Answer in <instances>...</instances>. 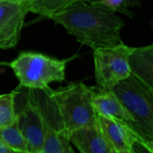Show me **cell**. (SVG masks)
<instances>
[{"instance_id":"obj_1","label":"cell","mask_w":153,"mask_h":153,"mask_svg":"<svg viewBox=\"0 0 153 153\" xmlns=\"http://www.w3.org/2000/svg\"><path fill=\"white\" fill-rule=\"evenodd\" d=\"M48 19L64 26L78 42L93 50L123 44L124 21L115 11L101 4L78 2Z\"/></svg>"},{"instance_id":"obj_2","label":"cell","mask_w":153,"mask_h":153,"mask_svg":"<svg viewBox=\"0 0 153 153\" xmlns=\"http://www.w3.org/2000/svg\"><path fill=\"white\" fill-rule=\"evenodd\" d=\"M96 90L83 82L71 83L56 90L49 87V98L57 117L56 129L61 134L67 138L77 129L98 124L97 114L92 105Z\"/></svg>"},{"instance_id":"obj_3","label":"cell","mask_w":153,"mask_h":153,"mask_svg":"<svg viewBox=\"0 0 153 153\" xmlns=\"http://www.w3.org/2000/svg\"><path fill=\"white\" fill-rule=\"evenodd\" d=\"M58 59L33 51H22L11 62H0L3 66L10 67L19 81V86L45 90L52 82H61L65 78V67L69 61Z\"/></svg>"},{"instance_id":"obj_4","label":"cell","mask_w":153,"mask_h":153,"mask_svg":"<svg viewBox=\"0 0 153 153\" xmlns=\"http://www.w3.org/2000/svg\"><path fill=\"white\" fill-rule=\"evenodd\" d=\"M134 118L132 128L149 146L153 140V88L130 75L109 89Z\"/></svg>"},{"instance_id":"obj_5","label":"cell","mask_w":153,"mask_h":153,"mask_svg":"<svg viewBox=\"0 0 153 153\" xmlns=\"http://www.w3.org/2000/svg\"><path fill=\"white\" fill-rule=\"evenodd\" d=\"M16 97L22 105L16 109V123L25 140L27 153H40L46 134L47 122L43 116L36 90L18 86Z\"/></svg>"},{"instance_id":"obj_6","label":"cell","mask_w":153,"mask_h":153,"mask_svg":"<svg viewBox=\"0 0 153 153\" xmlns=\"http://www.w3.org/2000/svg\"><path fill=\"white\" fill-rule=\"evenodd\" d=\"M133 50L125 43L93 50L95 78L100 89L109 90L130 75L128 56Z\"/></svg>"},{"instance_id":"obj_7","label":"cell","mask_w":153,"mask_h":153,"mask_svg":"<svg viewBox=\"0 0 153 153\" xmlns=\"http://www.w3.org/2000/svg\"><path fill=\"white\" fill-rule=\"evenodd\" d=\"M28 4L0 0V48L9 49L17 46L24 26Z\"/></svg>"},{"instance_id":"obj_8","label":"cell","mask_w":153,"mask_h":153,"mask_svg":"<svg viewBox=\"0 0 153 153\" xmlns=\"http://www.w3.org/2000/svg\"><path fill=\"white\" fill-rule=\"evenodd\" d=\"M97 122L108 143L117 152H130L134 142L143 141L132 126L123 120L97 115Z\"/></svg>"},{"instance_id":"obj_9","label":"cell","mask_w":153,"mask_h":153,"mask_svg":"<svg viewBox=\"0 0 153 153\" xmlns=\"http://www.w3.org/2000/svg\"><path fill=\"white\" fill-rule=\"evenodd\" d=\"M67 139L80 153H113L99 125L83 127L72 132Z\"/></svg>"},{"instance_id":"obj_10","label":"cell","mask_w":153,"mask_h":153,"mask_svg":"<svg viewBox=\"0 0 153 153\" xmlns=\"http://www.w3.org/2000/svg\"><path fill=\"white\" fill-rule=\"evenodd\" d=\"M92 105L97 115L117 118L130 125L134 123L132 115L110 90H96L92 98Z\"/></svg>"},{"instance_id":"obj_11","label":"cell","mask_w":153,"mask_h":153,"mask_svg":"<svg viewBox=\"0 0 153 153\" xmlns=\"http://www.w3.org/2000/svg\"><path fill=\"white\" fill-rule=\"evenodd\" d=\"M131 74L153 88V46L134 48L128 56Z\"/></svg>"},{"instance_id":"obj_12","label":"cell","mask_w":153,"mask_h":153,"mask_svg":"<svg viewBox=\"0 0 153 153\" xmlns=\"http://www.w3.org/2000/svg\"><path fill=\"white\" fill-rule=\"evenodd\" d=\"M82 1V0H32L28 4V6L30 12L48 18L70 5Z\"/></svg>"},{"instance_id":"obj_13","label":"cell","mask_w":153,"mask_h":153,"mask_svg":"<svg viewBox=\"0 0 153 153\" xmlns=\"http://www.w3.org/2000/svg\"><path fill=\"white\" fill-rule=\"evenodd\" d=\"M0 141L10 151L27 153L26 143L16 120L9 126L0 127Z\"/></svg>"},{"instance_id":"obj_14","label":"cell","mask_w":153,"mask_h":153,"mask_svg":"<svg viewBox=\"0 0 153 153\" xmlns=\"http://www.w3.org/2000/svg\"><path fill=\"white\" fill-rule=\"evenodd\" d=\"M68 139L53 126L47 124L46 134L40 153H65Z\"/></svg>"},{"instance_id":"obj_15","label":"cell","mask_w":153,"mask_h":153,"mask_svg":"<svg viewBox=\"0 0 153 153\" xmlns=\"http://www.w3.org/2000/svg\"><path fill=\"white\" fill-rule=\"evenodd\" d=\"M16 91L0 95V127L11 125L15 121Z\"/></svg>"},{"instance_id":"obj_16","label":"cell","mask_w":153,"mask_h":153,"mask_svg":"<svg viewBox=\"0 0 153 153\" xmlns=\"http://www.w3.org/2000/svg\"><path fill=\"white\" fill-rule=\"evenodd\" d=\"M82 2L91 3V4H98L103 6H106L113 11L123 13L129 17H132L134 13H132L129 9L125 6V0H82Z\"/></svg>"},{"instance_id":"obj_17","label":"cell","mask_w":153,"mask_h":153,"mask_svg":"<svg viewBox=\"0 0 153 153\" xmlns=\"http://www.w3.org/2000/svg\"><path fill=\"white\" fill-rule=\"evenodd\" d=\"M131 153H153L152 147L149 146L147 143H145L143 141L138 140L134 143L132 148H131Z\"/></svg>"},{"instance_id":"obj_18","label":"cell","mask_w":153,"mask_h":153,"mask_svg":"<svg viewBox=\"0 0 153 153\" xmlns=\"http://www.w3.org/2000/svg\"><path fill=\"white\" fill-rule=\"evenodd\" d=\"M142 0H125V6L129 9L135 6H141Z\"/></svg>"},{"instance_id":"obj_19","label":"cell","mask_w":153,"mask_h":153,"mask_svg":"<svg viewBox=\"0 0 153 153\" xmlns=\"http://www.w3.org/2000/svg\"><path fill=\"white\" fill-rule=\"evenodd\" d=\"M10 150L0 141V153H9Z\"/></svg>"},{"instance_id":"obj_20","label":"cell","mask_w":153,"mask_h":153,"mask_svg":"<svg viewBox=\"0 0 153 153\" xmlns=\"http://www.w3.org/2000/svg\"><path fill=\"white\" fill-rule=\"evenodd\" d=\"M65 153H74V152L73 151L72 147L70 146V143L69 141L66 142L65 143Z\"/></svg>"},{"instance_id":"obj_21","label":"cell","mask_w":153,"mask_h":153,"mask_svg":"<svg viewBox=\"0 0 153 153\" xmlns=\"http://www.w3.org/2000/svg\"><path fill=\"white\" fill-rule=\"evenodd\" d=\"M13 2H18V3H24V4H30L32 0H8Z\"/></svg>"},{"instance_id":"obj_22","label":"cell","mask_w":153,"mask_h":153,"mask_svg":"<svg viewBox=\"0 0 153 153\" xmlns=\"http://www.w3.org/2000/svg\"><path fill=\"white\" fill-rule=\"evenodd\" d=\"M9 153H26V152H14V151H10Z\"/></svg>"},{"instance_id":"obj_23","label":"cell","mask_w":153,"mask_h":153,"mask_svg":"<svg viewBox=\"0 0 153 153\" xmlns=\"http://www.w3.org/2000/svg\"><path fill=\"white\" fill-rule=\"evenodd\" d=\"M123 153H131L130 152H123Z\"/></svg>"},{"instance_id":"obj_24","label":"cell","mask_w":153,"mask_h":153,"mask_svg":"<svg viewBox=\"0 0 153 153\" xmlns=\"http://www.w3.org/2000/svg\"><path fill=\"white\" fill-rule=\"evenodd\" d=\"M113 153H118V152H115V151H114V152H113Z\"/></svg>"}]
</instances>
